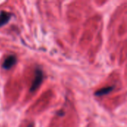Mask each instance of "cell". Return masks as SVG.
<instances>
[{"label":"cell","mask_w":127,"mask_h":127,"mask_svg":"<svg viewBox=\"0 0 127 127\" xmlns=\"http://www.w3.org/2000/svg\"><path fill=\"white\" fill-rule=\"evenodd\" d=\"M43 80V73L42 71L39 68H37L35 71V78L33 81V83L30 88L31 92H34L36 91L39 86L41 85L42 82Z\"/></svg>","instance_id":"1"},{"label":"cell","mask_w":127,"mask_h":127,"mask_svg":"<svg viewBox=\"0 0 127 127\" xmlns=\"http://www.w3.org/2000/svg\"><path fill=\"white\" fill-rule=\"evenodd\" d=\"M16 57L13 56V55H10L4 61V63L2 64V67H3L4 69L8 70V69L11 68L16 64Z\"/></svg>","instance_id":"2"},{"label":"cell","mask_w":127,"mask_h":127,"mask_svg":"<svg viewBox=\"0 0 127 127\" xmlns=\"http://www.w3.org/2000/svg\"><path fill=\"white\" fill-rule=\"evenodd\" d=\"M11 15V13H9L5 11H1L0 13V27L4 25L10 21Z\"/></svg>","instance_id":"3"},{"label":"cell","mask_w":127,"mask_h":127,"mask_svg":"<svg viewBox=\"0 0 127 127\" xmlns=\"http://www.w3.org/2000/svg\"><path fill=\"white\" fill-rule=\"evenodd\" d=\"M114 89V86H108V87H106V88H103L98 91H97L95 95V96H102V95H106L107 94H109V92H111L112 90Z\"/></svg>","instance_id":"4"},{"label":"cell","mask_w":127,"mask_h":127,"mask_svg":"<svg viewBox=\"0 0 127 127\" xmlns=\"http://www.w3.org/2000/svg\"><path fill=\"white\" fill-rule=\"evenodd\" d=\"M28 127H33V124H29Z\"/></svg>","instance_id":"5"}]
</instances>
